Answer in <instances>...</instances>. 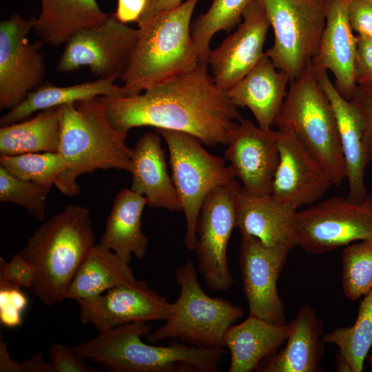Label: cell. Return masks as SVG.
<instances>
[{
    "label": "cell",
    "mask_w": 372,
    "mask_h": 372,
    "mask_svg": "<svg viewBox=\"0 0 372 372\" xmlns=\"http://www.w3.org/2000/svg\"><path fill=\"white\" fill-rule=\"evenodd\" d=\"M96 98L112 127L125 134L134 127L150 126L184 132L216 146L227 145L231 132L243 120L203 64L136 96Z\"/></svg>",
    "instance_id": "obj_1"
},
{
    "label": "cell",
    "mask_w": 372,
    "mask_h": 372,
    "mask_svg": "<svg viewBox=\"0 0 372 372\" xmlns=\"http://www.w3.org/2000/svg\"><path fill=\"white\" fill-rule=\"evenodd\" d=\"M152 330L138 321L99 331L93 339L72 349L110 372H216L225 347L200 348L178 343L167 347L144 342Z\"/></svg>",
    "instance_id": "obj_2"
},
{
    "label": "cell",
    "mask_w": 372,
    "mask_h": 372,
    "mask_svg": "<svg viewBox=\"0 0 372 372\" xmlns=\"http://www.w3.org/2000/svg\"><path fill=\"white\" fill-rule=\"evenodd\" d=\"M60 120L59 152L65 166L54 185L65 196L81 192L76 179L83 174L130 172L132 149L125 143L127 134L112 127L97 98L61 105Z\"/></svg>",
    "instance_id": "obj_3"
},
{
    "label": "cell",
    "mask_w": 372,
    "mask_h": 372,
    "mask_svg": "<svg viewBox=\"0 0 372 372\" xmlns=\"http://www.w3.org/2000/svg\"><path fill=\"white\" fill-rule=\"evenodd\" d=\"M94 245L90 211L79 205H66L30 237L18 254L33 265L31 289L43 304L66 299L70 284Z\"/></svg>",
    "instance_id": "obj_4"
},
{
    "label": "cell",
    "mask_w": 372,
    "mask_h": 372,
    "mask_svg": "<svg viewBox=\"0 0 372 372\" xmlns=\"http://www.w3.org/2000/svg\"><path fill=\"white\" fill-rule=\"evenodd\" d=\"M198 1L187 0L138 25L137 39L121 77L124 96L138 95L198 65L191 36V18Z\"/></svg>",
    "instance_id": "obj_5"
},
{
    "label": "cell",
    "mask_w": 372,
    "mask_h": 372,
    "mask_svg": "<svg viewBox=\"0 0 372 372\" xmlns=\"http://www.w3.org/2000/svg\"><path fill=\"white\" fill-rule=\"evenodd\" d=\"M277 130L292 134L319 163L332 185L346 178L336 117L311 64L289 83L275 120Z\"/></svg>",
    "instance_id": "obj_6"
},
{
    "label": "cell",
    "mask_w": 372,
    "mask_h": 372,
    "mask_svg": "<svg viewBox=\"0 0 372 372\" xmlns=\"http://www.w3.org/2000/svg\"><path fill=\"white\" fill-rule=\"evenodd\" d=\"M176 278L179 296L172 303L164 324L151 331L147 340L156 343L176 339L200 348L225 347V334L242 317V309L227 300L206 294L192 260L176 269Z\"/></svg>",
    "instance_id": "obj_7"
},
{
    "label": "cell",
    "mask_w": 372,
    "mask_h": 372,
    "mask_svg": "<svg viewBox=\"0 0 372 372\" xmlns=\"http://www.w3.org/2000/svg\"><path fill=\"white\" fill-rule=\"evenodd\" d=\"M156 131L168 147L172 180L185 218L184 243L188 250L194 251L198 218L206 198L236 178L225 159L209 154L194 136L174 130Z\"/></svg>",
    "instance_id": "obj_8"
},
{
    "label": "cell",
    "mask_w": 372,
    "mask_h": 372,
    "mask_svg": "<svg viewBox=\"0 0 372 372\" xmlns=\"http://www.w3.org/2000/svg\"><path fill=\"white\" fill-rule=\"evenodd\" d=\"M267 13L273 43L266 55L291 79L298 76L315 56L324 30V0H258Z\"/></svg>",
    "instance_id": "obj_9"
},
{
    "label": "cell",
    "mask_w": 372,
    "mask_h": 372,
    "mask_svg": "<svg viewBox=\"0 0 372 372\" xmlns=\"http://www.w3.org/2000/svg\"><path fill=\"white\" fill-rule=\"evenodd\" d=\"M295 234L298 246L313 254L372 240V196L358 202L333 196L298 210Z\"/></svg>",
    "instance_id": "obj_10"
},
{
    "label": "cell",
    "mask_w": 372,
    "mask_h": 372,
    "mask_svg": "<svg viewBox=\"0 0 372 372\" xmlns=\"http://www.w3.org/2000/svg\"><path fill=\"white\" fill-rule=\"evenodd\" d=\"M240 187L235 180L214 189L206 198L198 218L194 251L198 270L207 287L212 290L225 291L234 283L227 248L236 227Z\"/></svg>",
    "instance_id": "obj_11"
},
{
    "label": "cell",
    "mask_w": 372,
    "mask_h": 372,
    "mask_svg": "<svg viewBox=\"0 0 372 372\" xmlns=\"http://www.w3.org/2000/svg\"><path fill=\"white\" fill-rule=\"evenodd\" d=\"M36 18L12 13L0 23V110H10L41 85L46 75L42 41L28 38Z\"/></svg>",
    "instance_id": "obj_12"
},
{
    "label": "cell",
    "mask_w": 372,
    "mask_h": 372,
    "mask_svg": "<svg viewBox=\"0 0 372 372\" xmlns=\"http://www.w3.org/2000/svg\"><path fill=\"white\" fill-rule=\"evenodd\" d=\"M137 37L138 29L109 15L103 23L81 30L68 41L56 69L68 72L87 66L99 78L121 77Z\"/></svg>",
    "instance_id": "obj_13"
},
{
    "label": "cell",
    "mask_w": 372,
    "mask_h": 372,
    "mask_svg": "<svg viewBox=\"0 0 372 372\" xmlns=\"http://www.w3.org/2000/svg\"><path fill=\"white\" fill-rule=\"evenodd\" d=\"M290 251L285 245L267 246L254 236L241 235L239 267L249 315L286 324L277 281Z\"/></svg>",
    "instance_id": "obj_14"
},
{
    "label": "cell",
    "mask_w": 372,
    "mask_h": 372,
    "mask_svg": "<svg viewBox=\"0 0 372 372\" xmlns=\"http://www.w3.org/2000/svg\"><path fill=\"white\" fill-rule=\"evenodd\" d=\"M278 130H263L249 119L230 133L225 159L234 176L242 183V192L258 197L271 194L279 161Z\"/></svg>",
    "instance_id": "obj_15"
},
{
    "label": "cell",
    "mask_w": 372,
    "mask_h": 372,
    "mask_svg": "<svg viewBox=\"0 0 372 372\" xmlns=\"http://www.w3.org/2000/svg\"><path fill=\"white\" fill-rule=\"evenodd\" d=\"M77 302L81 322L99 331L138 321L165 320L172 307L146 281L136 279Z\"/></svg>",
    "instance_id": "obj_16"
},
{
    "label": "cell",
    "mask_w": 372,
    "mask_h": 372,
    "mask_svg": "<svg viewBox=\"0 0 372 372\" xmlns=\"http://www.w3.org/2000/svg\"><path fill=\"white\" fill-rule=\"evenodd\" d=\"M270 23L265 8L252 0L244 10L242 21L216 49L210 50L208 65L216 85L227 92L243 78L265 54L264 44Z\"/></svg>",
    "instance_id": "obj_17"
},
{
    "label": "cell",
    "mask_w": 372,
    "mask_h": 372,
    "mask_svg": "<svg viewBox=\"0 0 372 372\" xmlns=\"http://www.w3.org/2000/svg\"><path fill=\"white\" fill-rule=\"evenodd\" d=\"M279 161L271 194L298 210L316 203L331 186L319 163L292 134L278 130Z\"/></svg>",
    "instance_id": "obj_18"
},
{
    "label": "cell",
    "mask_w": 372,
    "mask_h": 372,
    "mask_svg": "<svg viewBox=\"0 0 372 372\" xmlns=\"http://www.w3.org/2000/svg\"><path fill=\"white\" fill-rule=\"evenodd\" d=\"M350 0H324L326 22L318 51L311 61L317 72L330 71L338 92L350 100L357 87L354 64L357 36L350 25Z\"/></svg>",
    "instance_id": "obj_19"
},
{
    "label": "cell",
    "mask_w": 372,
    "mask_h": 372,
    "mask_svg": "<svg viewBox=\"0 0 372 372\" xmlns=\"http://www.w3.org/2000/svg\"><path fill=\"white\" fill-rule=\"evenodd\" d=\"M284 348L265 358L258 372H316L324 353L323 324L309 304L301 307L289 323Z\"/></svg>",
    "instance_id": "obj_20"
},
{
    "label": "cell",
    "mask_w": 372,
    "mask_h": 372,
    "mask_svg": "<svg viewBox=\"0 0 372 372\" xmlns=\"http://www.w3.org/2000/svg\"><path fill=\"white\" fill-rule=\"evenodd\" d=\"M291 79L265 54L256 65L227 92L237 107H247L258 126L270 130L287 94Z\"/></svg>",
    "instance_id": "obj_21"
},
{
    "label": "cell",
    "mask_w": 372,
    "mask_h": 372,
    "mask_svg": "<svg viewBox=\"0 0 372 372\" xmlns=\"http://www.w3.org/2000/svg\"><path fill=\"white\" fill-rule=\"evenodd\" d=\"M161 135L146 132L132 149L131 189L143 196L150 207L181 211V204L169 176Z\"/></svg>",
    "instance_id": "obj_22"
},
{
    "label": "cell",
    "mask_w": 372,
    "mask_h": 372,
    "mask_svg": "<svg viewBox=\"0 0 372 372\" xmlns=\"http://www.w3.org/2000/svg\"><path fill=\"white\" fill-rule=\"evenodd\" d=\"M298 209L271 194L252 197L238 193L236 227L240 235L258 238L267 246H298L295 234Z\"/></svg>",
    "instance_id": "obj_23"
},
{
    "label": "cell",
    "mask_w": 372,
    "mask_h": 372,
    "mask_svg": "<svg viewBox=\"0 0 372 372\" xmlns=\"http://www.w3.org/2000/svg\"><path fill=\"white\" fill-rule=\"evenodd\" d=\"M316 72L319 83L332 105L337 120L349 184L347 198L353 201H361L369 195L364 181L365 170L369 163L361 118L351 102L338 92L327 72Z\"/></svg>",
    "instance_id": "obj_24"
},
{
    "label": "cell",
    "mask_w": 372,
    "mask_h": 372,
    "mask_svg": "<svg viewBox=\"0 0 372 372\" xmlns=\"http://www.w3.org/2000/svg\"><path fill=\"white\" fill-rule=\"evenodd\" d=\"M290 324H277L249 315L232 324L224 336L230 353L229 372H251L286 342Z\"/></svg>",
    "instance_id": "obj_25"
},
{
    "label": "cell",
    "mask_w": 372,
    "mask_h": 372,
    "mask_svg": "<svg viewBox=\"0 0 372 372\" xmlns=\"http://www.w3.org/2000/svg\"><path fill=\"white\" fill-rule=\"evenodd\" d=\"M147 201L143 196L123 189L116 195L100 244L130 263L132 255L145 258L149 240L142 231L141 216Z\"/></svg>",
    "instance_id": "obj_26"
},
{
    "label": "cell",
    "mask_w": 372,
    "mask_h": 372,
    "mask_svg": "<svg viewBox=\"0 0 372 372\" xmlns=\"http://www.w3.org/2000/svg\"><path fill=\"white\" fill-rule=\"evenodd\" d=\"M34 31L54 47L65 45L78 32L103 23L109 17L96 0H40Z\"/></svg>",
    "instance_id": "obj_27"
},
{
    "label": "cell",
    "mask_w": 372,
    "mask_h": 372,
    "mask_svg": "<svg viewBox=\"0 0 372 372\" xmlns=\"http://www.w3.org/2000/svg\"><path fill=\"white\" fill-rule=\"evenodd\" d=\"M116 78H99L69 86H56L45 83L29 93L25 100L9 110L0 118V125L5 126L30 118L34 112L59 107L79 101L101 96H124L122 86L114 83Z\"/></svg>",
    "instance_id": "obj_28"
},
{
    "label": "cell",
    "mask_w": 372,
    "mask_h": 372,
    "mask_svg": "<svg viewBox=\"0 0 372 372\" xmlns=\"http://www.w3.org/2000/svg\"><path fill=\"white\" fill-rule=\"evenodd\" d=\"M129 264L112 250L95 245L70 284L66 298L76 302L88 300L134 280Z\"/></svg>",
    "instance_id": "obj_29"
},
{
    "label": "cell",
    "mask_w": 372,
    "mask_h": 372,
    "mask_svg": "<svg viewBox=\"0 0 372 372\" xmlns=\"http://www.w3.org/2000/svg\"><path fill=\"white\" fill-rule=\"evenodd\" d=\"M61 106L39 112L34 117L1 126L0 155L59 152Z\"/></svg>",
    "instance_id": "obj_30"
},
{
    "label": "cell",
    "mask_w": 372,
    "mask_h": 372,
    "mask_svg": "<svg viewBox=\"0 0 372 372\" xmlns=\"http://www.w3.org/2000/svg\"><path fill=\"white\" fill-rule=\"evenodd\" d=\"M355 323L335 329L323 335L325 343L338 347V369L361 372L372 347V289L363 296Z\"/></svg>",
    "instance_id": "obj_31"
},
{
    "label": "cell",
    "mask_w": 372,
    "mask_h": 372,
    "mask_svg": "<svg viewBox=\"0 0 372 372\" xmlns=\"http://www.w3.org/2000/svg\"><path fill=\"white\" fill-rule=\"evenodd\" d=\"M252 0H214L209 10L191 23L194 57L197 64L208 65L211 38L219 31L231 32L242 19Z\"/></svg>",
    "instance_id": "obj_32"
},
{
    "label": "cell",
    "mask_w": 372,
    "mask_h": 372,
    "mask_svg": "<svg viewBox=\"0 0 372 372\" xmlns=\"http://www.w3.org/2000/svg\"><path fill=\"white\" fill-rule=\"evenodd\" d=\"M342 264L343 293L348 299L356 300L372 289V240L345 246Z\"/></svg>",
    "instance_id": "obj_33"
},
{
    "label": "cell",
    "mask_w": 372,
    "mask_h": 372,
    "mask_svg": "<svg viewBox=\"0 0 372 372\" xmlns=\"http://www.w3.org/2000/svg\"><path fill=\"white\" fill-rule=\"evenodd\" d=\"M0 165L18 178L32 181L49 189L65 166L64 159L59 152L1 156Z\"/></svg>",
    "instance_id": "obj_34"
},
{
    "label": "cell",
    "mask_w": 372,
    "mask_h": 372,
    "mask_svg": "<svg viewBox=\"0 0 372 372\" xmlns=\"http://www.w3.org/2000/svg\"><path fill=\"white\" fill-rule=\"evenodd\" d=\"M49 188L14 176L0 165V201L25 208L39 221L45 217Z\"/></svg>",
    "instance_id": "obj_35"
},
{
    "label": "cell",
    "mask_w": 372,
    "mask_h": 372,
    "mask_svg": "<svg viewBox=\"0 0 372 372\" xmlns=\"http://www.w3.org/2000/svg\"><path fill=\"white\" fill-rule=\"evenodd\" d=\"M28 300L20 287L0 279V322L7 327L21 324Z\"/></svg>",
    "instance_id": "obj_36"
},
{
    "label": "cell",
    "mask_w": 372,
    "mask_h": 372,
    "mask_svg": "<svg viewBox=\"0 0 372 372\" xmlns=\"http://www.w3.org/2000/svg\"><path fill=\"white\" fill-rule=\"evenodd\" d=\"M357 110L363 125L366 160L372 161V85H357L349 100Z\"/></svg>",
    "instance_id": "obj_37"
},
{
    "label": "cell",
    "mask_w": 372,
    "mask_h": 372,
    "mask_svg": "<svg viewBox=\"0 0 372 372\" xmlns=\"http://www.w3.org/2000/svg\"><path fill=\"white\" fill-rule=\"evenodd\" d=\"M49 359L52 372H98L90 367L86 359L77 354L72 348L52 343L49 347Z\"/></svg>",
    "instance_id": "obj_38"
},
{
    "label": "cell",
    "mask_w": 372,
    "mask_h": 372,
    "mask_svg": "<svg viewBox=\"0 0 372 372\" xmlns=\"http://www.w3.org/2000/svg\"><path fill=\"white\" fill-rule=\"evenodd\" d=\"M0 279L19 287L32 288L35 281L33 265L19 254L7 262L0 258Z\"/></svg>",
    "instance_id": "obj_39"
},
{
    "label": "cell",
    "mask_w": 372,
    "mask_h": 372,
    "mask_svg": "<svg viewBox=\"0 0 372 372\" xmlns=\"http://www.w3.org/2000/svg\"><path fill=\"white\" fill-rule=\"evenodd\" d=\"M348 18L357 37L372 38V0H350Z\"/></svg>",
    "instance_id": "obj_40"
},
{
    "label": "cell",
    "mask_w": 372,
    "mask_h": 372,
    "mask_svg": "<svg viewBox=\"0 0 372 372\" xmlns=\"http://www.w3.org/2000/svg\"><path fill=\"white\" fill-rule=\"evenodd\" d=\"M354 74L357 85H372V38L357 37Z\"/></svg>",
    "instance_id": "obj_41"
},
{
    "label": "cell",
    "mask_w": 372,
    "mask_h": 372,
    "mask_svg": "<svg viewBox=\"0 0 372 372\" xmlns=\"http://www.w3.org/2000/svg\"><path fill=\"white\" fill-rule=\"evenodd\" d=\"M147 0H118L115 17L121 23L137 21Z\"/></svg>",
    "instance_id": "obj_42"
},
{
    "label": "cell",
    "mask_w": 372,
    "mask_h": 372,
    "mask_svg": "<svg viewBox=\"0 0 372 372\" xmlns=\"http://www.w3.org/2000/svg\"><path fill=\"white\" fill-rule=\"evenodd\" d=\"M182 3V0H147L144 10L136 21L138 25L154 14L175 9Z\"/></svg>",
    "instance_id": "obj_43"
},
{
    "label": "cell",
    "mask_w": 372,
    "mask_h": 372,
    "mask_svg": "<svg viewBox=\"0 0 372 372\" xmlns=\"http://www.w3.org/2000/svg\"><path fill=\"white\" fill-rule=\"evenodd\" d=\"M0 371L24 372L23 364L13 360L9 355L6 344L0 342Z\"/></svg>",
    "instance_id": "obj_44"
},
{
    "label": "cell",
    "mask_w": 372,
    "mask_h": 372,
    "mask_svg": "<svg viewBox=\"0 0 372 372\" xmlns=\"http://www.w3.org/2000/svg\"><path fill=\"white\" fill-rule=\"evenodd\" d=\"M24 372H52V365L43 360V354L37 353L22 363Z\"/></svg>",
    "instance_id": "obj_45"
},
{
    "label": "cell",
    "mask_w": 372,
    "mask_h": 372,
    "mask_svg": "<svg viewBox=\"0 0 372 372\" xmlns=\"http://www.w3.org/2000/svg\"><path fill=\"white\" fill-rule=\"evenodd\" d=\"M366 360L369 364L372 366V354L368 355L366 357Z\"/></svg>",
    "instance_id": "obj_46"
}]
</instances>
